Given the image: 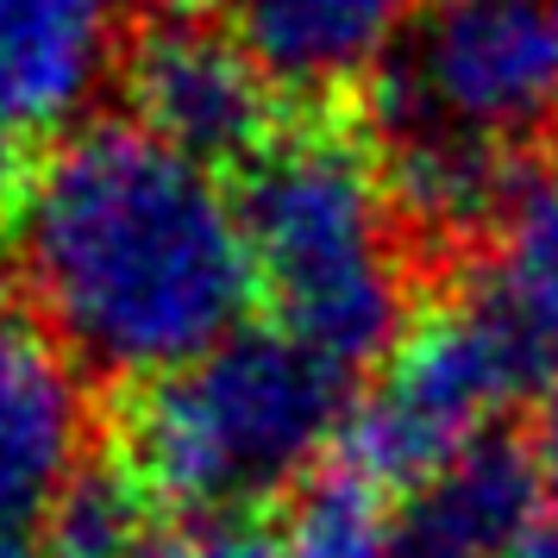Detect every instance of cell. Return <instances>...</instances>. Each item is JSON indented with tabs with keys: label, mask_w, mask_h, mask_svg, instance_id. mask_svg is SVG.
Segmentation results:
<instances>
[{
	"label": "cell",
	"mask_w": 558,
	"mask_h": 558,
	"mask_svg": "<svg viewBox=\"0 0 558 558\" xmlns=\"http://www.w3.org/2000/svg\"><path fill=\"white\" fill-rule=\"evenodd\" d=\"M145 558H270V553H264V539L245 533L239 521H202V527L157 533V546Z\"/></svg>",
	"instance_id": "13"
},
{
	"label": "cell",
	"mask_w": 558,
	"mask_h": 558,
	"mask_svg": "<svg viewBox=\"0 0 558 558\" xmlns=\"http://www.w3.org/2000/svg\"><path fill=\"white\" fill-rule=\"evenodd\" d=\"M26 558H32V553H26Z\"/></svg>",
	"instance_id": "17"
},
{
	"label": "cell",
	"mask_w": 558,
	"mask_h": 558,
	"mask_svg": "<svg viewBox=\"0 0 558 558\" xmlns=\"http://www.w3.org/2000/svg\"><path fill=\"white\" fill-rule=\"evenodd\" d=\"M126 120L207 170L252 163L277 132V88L232 32L227 13L202 0H170L138 20L120 63Z\"/></svg>",
	"instance_id": "6"
},
{
	"label": "cell",
	"mask_w": 558,
	"mask_h": 558,
	"mask_svg": "<svg viewBox=\"0 0 558 558\" xmlns=\"http://www.w3.org/2000/svg\"><path fill=\"white\" fill-rule=\"evenodd\" d=\"M477 295L558 377V170H527L489 227Z\"/></svg>",
	"instance_id": "10"
},
{
	"label": "cell",
	"mask_w": 558,
	"mask_h": 558,
	"mask_svg": "<svg viewBox=\"0 0 558 558\" xmlns=\"http://www.w3.org/2000/svg\"><path fill=\"white\" fill-rule=\"evenodd\" d=\"M546 521L527 446L483 439L396 502V558H508Z\"/></svg>",
	"instance_id": "9"
},
{
	"label": "cell",
	"mask_w": 558,
	"mask_h": 558,
	"mask_svg": "<svg viewBox=\"0 0 558 558\" xmlns=\"http://www.w3.org/2000/svg\"><path fill=\"white\" fill-rule=\"evenodd\" d=\"M527 458H533V477H539L546 521L558 527V377L539 396V414H533V433H527Z\"/></svg>",
	"instance_id": "14"
},
{
	"label": "cell",
	"mask_w": 558,
	"mask_h": 558,
	"mask_svg": "<svg viewBox=\"0 0 558 558\" xmlns=\"http://www.w3.org/2000/svg\"><path fill=\"white\" fill-rule=\"evenodd\" d=\"M13 264L32 327L82 377L145 389L245 332L252 245L220 170L132 120H82L26 170Z\"/></svg>",
	"instance_id": "1"
},
{
	"label": "cell",
	"mask_w": 558,
	"mask_h": 558,
	"mask_svg": "<svg viewBox=\"0 0 558 558\" xmlns=\"http://www.w3.org/2000/svg\"><path fill=\"white\" fill-rule=\"evenodd\" d=\"M20 195H26V163H20V138L0 132V245L13 239V220H20Z\"/></svg>",
	"instance_id": "15"
},
{
	"label": "cell",
	"mask_w": 558,
	"mask_h": 558,
	"mask_svg": "<svg viewBox=\"0 0 558 558\" xmlns=\"http://www.w3.org/2000/svg\"><path fill=\"white\" fill-rule=\"evenodd\" d=\"M157 546V502L120 458L82 464L38 533V558H145Z\"/></svg>",
	"instance_id": "12"
},
{
	"label": "cell",
	"mask_w": 558,
	"mask_h": 558,
	"mask_svg": "<svg viewBox=\"0 0 558 558\" xmlns=\"http://www.w3.org/2000/svg\"><path fill=\"white\" fill-rule=\"evenodd\" d=\"M352 414V377L282 327H245L207 357L132 389L120 464L182 527L295 496Z\"/></svg>",
	"instance_id": "4"
},
{
	"label": "cell",
	"mask_w": 558,
	"mask_h": 558,
	"mask_svg": "<svg viewBox=\"0 0 558 558\" xmlns=\"http://www.w3.org/2000/svg\"><path fill=\"white\" fill-rule=\"evenodd\" d=\"M138 32V0H0V132H76Z\"/></svg>",
	"instance_id": "8"
},
{
	"label": "cell",
	"mask_w": 558,
	"mask_h": 558,
	"mask_svg": "<svg viewBox=\"0 0 558 558\" xmlns=\"http://www.w3.org/2000/svg\"><path fill=\"white\" fill-rule=\"evenodd\" d=\"M546 377V364L514 339L496 307L471 295L421 307L396 352L377 364L364 396H352L339 464L364 471L371 483L433 477L439 464L464 458L471 446L496 439V421Z\"/></svg>",
	"instance_id": "5"
},
{
	"label": "cell",
	"mask_w": 558,
	"mask_h": 558,
	"mask_svg": "<svg viewBox=\"0 0 558 558\" xmlns=\"http://www.w3.org/2000/svg\"><path fill=\"white\" fill-rule=\"evenodd\" d=\"M88 464V383L32 320L0 314V558H26Z\"/></svg>",
	"instance_id": "7"
},
{
	"label": "cell",
	"mask_w": 558,
	"mask_h": 558,
	"mask_svg": "<svg viewBox=\"0 0 558 558\" xmlns=\"http://www.w3.org/2000/svg\"><path fill=\"white\" fill-rule=\"evenodd\" d=\"M239 220L252 245L270 327L345 377L371 371L408 332L402 207L377 151L345 126H277L239 177Z\"/></svg>",
	"instance_id": "3"
},
{
	"label": "cell",
	"mask_w": 558,
	"mask_h": 558,
	"mask_svg": "<svg viewBox=\"0 0 558 558\" xmlns=\"http://www.w3.org/2000/svg\"><path fill=\"white\" fill-rule=\"evenodd\" d=\"M508 558H558V527H553V521H539V527H533Z\"/></svg>",
	"instance_id": "16"
},
{
	"label": "cell",
	"mask_w": 558,
	"mask_h": 558,
	"mask_svg": "<svg viewBox=\"0 0 558 558\" xmlns=\"http://www.w3.org/2000/svg\"><path fill=\"white\" fill-rule=\"evenodd\" d=\"M558 120V0H421L371 82V151L402 220L464 239L502 220Z\"/></svg>",
	"instance_id": "2"
},
{
	"label": "cell",
	"mask_w": 558,
	"mask_h": 558,
	"mask_svg": "<svg viewBox=\"0 0 558 558\" xmlns=\"http://www.w3.org/2000/svg\"><path fill=\"white\" fill-rule=\"evenodd\" d=\"M270 558H396V502L352 464H332L282 502Z\"/></svg>",
	"instance_id": "11"
}]
</instances>
